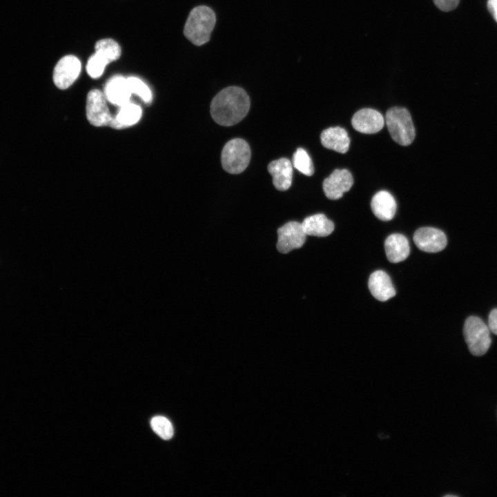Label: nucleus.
<instances>
[{
  "label": "nucleus",
  "mask_w": 497,
  "mask_h": 497,
  "mask_svg": "<svg viewBox=\"0 0 497 497\" xmlns=\"http://www.w3.org/2000/svg\"><path fill=\"white\" fill-rule=\"evenodd\" d=\"M250 108L247 92L238 86H229L220 91L211 104L213 120L224 126H233L242 121Z\"/></svg>",
  "instance_id": "nucleus-1"
},
{
  "label": "nucleus",
  "mask_w": 497,
  "mask_h": 497,
  "mask_svg": "<svg viewBox=\"0 0 497 497\" xmlns=\"http://www.w3.org/2000/svg\"><path fill=\"white\" fill-rule=\"evenodd\" d=\"M216 23L215 12L207 6H197L190 12L184 28V36L200 46L210 40Z\"/></svg>",
  "instance_id": "nucleus-2"
},
{
  "label": "nucleus",
  "mask_w": 497,
  "mask_h": 497,
  "mask_svg": "<svg viewBox=\"0 0 497 497\" xmlns=\"http://www.w3.org/2000/svg\"><path fill=\"white\" fill-rule=\"evenodd\" d=\"M386 124L392 139L402 146H408L415 138V128L409 111L393 107L386 113Z\"/></svg>",
  "instance_id": "nucleus-3"
},
{
  "label": "nucleus",
  "mask_w": 497,
  "mask_h": 497,
  "mask_svg": "<svg viewBox=\"0 0 497 497\" xmlns=\"http://www.w3.org/2000/svg\"><path fill=\"white\" fill-rule=\"evenodd\" d=\"M251 159L248 144L242 139L229 140L223 147L221 162L223 168L231 174H239L248 166Z\"/></svg>",
  "instance_id": "nucleus-4"
},
{
  "label": "nucleus",
  "mask_w": 497,
  "mask_h": 497,
  "mask_svg": "<svg viewBox=\"0 0 497 497\" xmlns=\"http://www.w3.org/2000/svg\"><path fill=\"white\" fill-rule=\"evenodd\" d=\"M463 334L470 352L476 356L486 353L491 340L490 329L482 319L470 316L465 322Z\"/></svg>",
  "instance_id": "nucleus-5"
},
{
  "label": "nucleus",
  "mask_w": 497,
  "mask_h": 497,
  "mask_svg": "<svg viewBox=\"0 0 497 497\" xmlns=\"http://www.w3.org/2000/svg\"><path fill=\"white\" fill-rule=\"evenodd\" d=\"M302 223L289 221L277 229L275 248L280 254H288L300 248L306 240Z\"/></svg>",
  "instance_id": "nucleus-6"
},
{
  "label": "nucleus",
  "mask_w": 497,
  "mask_h": 497,
  "mask_svg": "<svg viewBox=\"0 0 497 497\" xmlns=\"http://www.w3.org/2000/svg\"><path fill=\"white\" fill-rule=\"evenodd\" d=\"M86 117L95 126H109L113 117L107 105L104 92L97 89L90 90L86 99Z\"/></svg>",
  "instance_id": "nucleus-7"
},
{
  "label": "nucleus",
  "mask_w": 497,
  "mask_h": 497,
  "mask_svg": "<svg viewBox=\"0 0 497 497\" xmlns=\"http://www.w3.org/2000/svg\"><path fill=\"white\" fill-rule=\"evenodd\" d=\"M81 68V62L77 57L64 56L54 68L52 79L55 85L59 89L68 88L79 77Z\"/></svg>",
  "instance_id": "nucleus-8"
},
{
  "label": "nucleus",
  "mask_w": 497,
  "mask_h": 497,
  "mask_svg": "<svg viewBox=\"0 0 497 497\" xmlns=\"http://www.w3.org/2000/svg\"><path fill=\"white\" fill-rule=\"evenodd\" d=\"M413 241L420 250L427 253L441 251L447 243L444 232L433 227L418 228L413 235Z\"/></svg>",
  "instance_id": "nucleus-9"
},
{
  "label": "nucleus",
  "mask_w": 497,
  "mask_h": 497,
  "mask_svg": "<svg viewBox=\"0 0 497 497\" xmlns=\"http://www.w3.org/2000/svg\"><path fill=\"white\" fill-rule=\"evenodd\" d=\"M353 184V176L347 169H335L324 180L322 187L329 199H338L350 190Z\"/></svg>",
  "instance_id": "nucleus-10"
},
{
  "label": "nucleus",
  "mask_w": 497,
  "mask_h": 497,
  "mask_svg": "<svg viewBox=\"0 0 497 497\" xmlns=\"http://www.w3.org/2000/svg\"><path fill=\"white\" fill-rule=\"evenodd\" d=\"M351 124L353 128L360 133L373 134L379 132L383 128L384 119L378 110L363 108L354 114Z\"/></svg>",
  "instance_id": "nucleus-11"
},
{
  "label": "nucleus",
  "mask_w": 497,
  "mask_h": 497,
  "mask_svg": "<svg viewBox=\"0 0 497 497\" xmlns=\"http://www.w3.org/2000/svg\"><path fill=\"white\" fill-rule=\"evenodd\" d=\"M268 171L273 177L275 188L280 191L288 190L292 184L293 165L285 157L271 162L268 165Z\"/></svg>",
  "instance_id": "nucleus-12"
},
{
  "label": "nucleus",
  "mask_w": 497,
  "mask_h": 497,
  "mask_svg": "<svg viewBox=\"0 0 497 497\" xmlns=\"http://www.w3.org/2000/svg\"><path fill=\"white\" fill-rule=\"evenodd\" d=\"M104 93L108 101L118 106L129 102L132 94L127 79L119 75L111 77L106 82Z\"/></svg>",
  "instance_id": "nucleus-13"
},
{
  "label": "nucleus",
  "mask_w": 497,
  "mask_h": 497,
  "mask_svg": "<svg viewBox=\"0 0 497 497\" xmlns=\"http://www.w3.org/2000/svg\"><path fill=\"white\" fill-rule=\"evenodd\" d=\"M368 286L372 295L382 302L387 301L396 295V290L390 277L381 270L371 273Z\"/></svg>",
  "instance_id": "nucleus-14"
},
{
  "label": "nucleus",
  "mask_w": 497,
  "mask_h": 497,
  "mask_svg": "<svg viewBox=\"0 0 497 497\" xmlns=\"http://www.w3.org/2000/svg\"><path fill=\"white\" fill-rule=\"evenodd\" d=\"M320 141L325 148L340 153H347L350 144L347 130L339 126L324 130L320 135Z\"/></svg>",
  "instance_id": "nucleus-15"
},
{
  "label": "nucleus",
  "mask_w": 497,
  "mask_h": 497,
  "mask_svg": "<svg viewBox=\"0 0 497 497\" xmlns=\"http://www.w3.org/2000/svg\"><path fill=\"white\" fill-rule=\"evenodd\" d=\"M373 214L380 220L389 221L396 214L397 204L394 197L386 191L376 193L371 202Z\"/></svg>",
  "instance_id": "nucleus-16"
},
{
  "label": "nucleus",
  "mask_w": 497,
  "mask_h": 497,
  "mask_svg": "<svg viewBox=\"0 0 497 497\" xmlns=\"http://www.w3.org/2000/svg\"><path fill=\"white\" fill-rule=\"evenodd\" d=\"M384 249L388 260L392 263L405 260L410 252L407 238L399 233H393L387 237L384 242Z\"/></svg>",
  "instance_id": "nucleus-17"
},
{
  "label": "nucleus",
  "mask_w": 497,
  "mask_h": 497,
  "mask_svg": "<svg viewBox=\"0 0 497 497\" xmlns=\"http://www.w3.org/2000/svg\"><path fill=\"white\" fill-rule=\"evenodd\" d=\"M301 223L304 233L309 236L326 237L334 230L333 222L322 213L308 216Z\"/></svg>",
  "instance_id": "nucleus-18"
},
{
  "label": "nucleus",
  "mask_w": 497,
  "mask_h": 497,
  "mask_svg": "<svg viewBox=\"0 0 497 497\" xmlns=\"http://www.w3.org/2000/svg\"><path fill=\"white\" fill-rule=\"evenodd\" d=\"M117 115L113 117L109 126L116 129L131 126L137 124L142 115L141 107L130 101L119 106Z\"/></svg>",
  "instance_id": "nucleus-19"
},
{
  "label": "nucleus",
  "mask_w": 497,
  "mask_h": 497,
  "mask_svg": "<svg viewBox=\"0 0 497 497\" xmlns=\"http://www.w3.org/2000/svg\"><path fill=\"white\" fill-rule=\"evenodd\" d=\"M95 52L104 57L108 63L117 60L121 55V48L112 39H103L98 41L95 46Z\"/></svg>",
  "instance_id": "nucleus-20"
},
{
  "label": "nucleus",
  "mask_w": 497,
  "mask_h": 497,
  "mask_svg": "<svg viewBox=\"0 0 497 497\" xmlns=\"http://www.w3.org/2000/svg\"><path fill=\"white\" fill-rule=\"evenodd\" d=\"M293 165L297 170L306 176H311L314 173L312 160L304 148H298L294 153Z\"/></svg>",
  "instance_id": "nucleus-21"
},
{
  "label": "nucleus",
  "mask_w": 497,
  "mask_h": 497,
  "mask_svg": "<svg viewBox=\"0 0 497 497\" xmlns=\"http://www.w3.org/2000/svg\"><path fill=\"white\" fill-rule=\"evenodd\" d=\"M150 425L160 438L169 440L173 436V428L171 422L165 417L157 416L152 418Z\"/></svg>",
  "instance_id": "nucleus-22"
},
{
  "label": "nucleus",
  "mask_w": 497,
  "mask_h": 497,
  "mask_svg": "<svg viewBox=\"0 0 497 497\" xmlns=\"http://www.w3.org/2000/svg\"><path fill=\"white\" fill-rule=\"evenodd\" d=\"M126 79L132 94L138 95L146 103L151 101L152 92L144 81L135 77H129Z\"/></svg>",
  "instance_id": "nucleus-23"
},
{
  "label": "nucleus",
  "mask_w": 497,
  "mask_h": 497,
  "mask_svg": "<svg viewBox=\"0 0 497 497\" xmlns=\"http://www.w3.org/2000/svg\"><path fill=\"white\" fill-rule=\"evenodd\" d=\"M109 64L104 57L95 52L90 57L86 64V71L92 78L100 77L105 69L106 66Z\"/></svg>",
  "instance_id": "nucleus-24"
},
{
  "label": "nucleus",
  "mask_w": 497,
  "mask_h": 497,
  "mask_svg": "<svg viewBox=\"0 0 497 497\" xmlns=\"http://www.w3.org/2000/svg\"><path fill=\"white\" fill-rule=\"evenodd\" d=\"M435 5L440 10L447 12L455 9L458 3L459 0H433Z\"/></svg>",
  "instance_id": "nucleus-25"
},
{
  "label": "nucleus",
  "mask_w": 497,
  "mask_h": 497,
  "mask_svg": "<svg viewBox=\"0 0 497 497\" xmlns=\"http://www.w3.org/2000/svg\"><path fill=\"white\" fill-rule=\"evenodd\" d=\"M488 327L493 333L497 335V309H494L488 318Z\"/></svg>",
  "instance_id": "nucleus-26"
},
{
  "label": "nucleus",
  "mask_w": 497,
  "mask_h": 497,
  "mask_svg": "<svg viewBox=\"0 0 497 497\" xmlns=\"http://www.w3.org/2000/svg\"><path fill=\"white\" fill-rule=\"evenodd\" d=\"M487 8L497 22V0H488Z\"/></svg>",
  "instance_id": "nucleus-27"
}]
</instances>
